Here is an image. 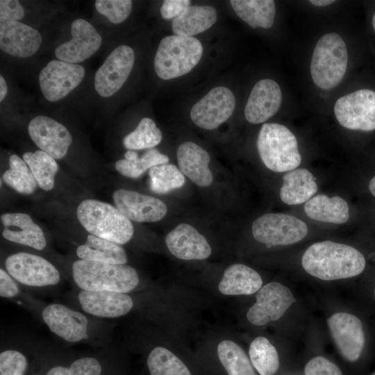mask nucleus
<instances>
[{"instance_id":"50","label":"nucleus","mask_w":375,"mask_h":375,"mask_svg":"<svg viewBox=\"0 0 375 375\" xmlns=\"http://www.w3.org/2000/svg\"><path fill=\"white\" fill-rule=\"evenodd\" d=\"M372 26H373V28L375 31V12L373 15V17H372Z\"/></svg>"},{"instance_id":"14","label":"nucleus","mask_w":375,"mask_h":375,"mask_svg":"<svg viewBox=\"0 0 375 375\" xmlns=\"http://www.w3.org/2000/svg\"><path fill=\"white\" fill-rule=\"evenodd\" d=\"M235 99L228 88L218 86L210 90L190 110L192 121L206 130L217 128L233 114Z\"/></svg>"},{"instance_id":"3","label":"nucleus","mask_w":375,"mask_h":375,"mask_svg":"<svg viewBox=\"0 0 375 375\" xmlns=\"http://www.w3.org/2000/svg\"><path fill=\"white\" fill-rule=\"evenodd\" d=\"M76 215L91 235L118 244L127 243L133 237L131 220L110 203L96 199L83 200L77 207Z\"/></svg>"},{"instance_id":"34","label":"nucleus","mask_w":375,"mask_h":375,"mask_svg":"<svg viewBox=\"0 0 375 375\" xmlns=\"http://www.w3.org/2000/svg\"><path fill=\"white\" fill-rule=\"evenodd\" d=\"M3 181L16 192L30 194L37 188V181L30 168L24 160L16 154L9 158V169L3 174Z\"/></svg>"},{"instance_id":"8","label":"nucleus","mask_w":375,"mask_h":375,"mask_svg":"<svg viewBox=\"0 0 375 375\" xmlns=\"http://www.w3.org/2000/svg\"><path fill=\"white\" fill-rule=\"evenodd\" d=\"M308 233L305 222L283 213H267L252 224V234L256 240L271 246L297 243Z\"/></svg>"},{"instance_id":"11","label":"nucleus","mask_w":375,"mask_h":375,"mask_svg":"<svg viewBox=\"0 0 375 375\" xmlns=\"http://www.w3.org/2000/svg\"><path fill=\"white\" fill-rule=\"evenodd\" d=\"M41 317L51 333L69 343H78L89 338V319L80 311L61 303L44 307Z\"/></svg>"},{"instance_id":"45","label":"nucleus","mask_w":375,"mask_h":375,"mask_svg":"<svg viewBox=\"0 0 375 375\" xmlns=\"http://www.w3.org/2000/svg\"><path fill=\"white\" fill-rule=\"evenodd\" d=\"M189 0H165L161 8L160 14L165 19H175L190 6Z\"/></svg>"},{"instance_id":"48","label":"nucleus","mask_w":375,"mask_h":375,"mask_svg":"<svg viewBox=\"0 0 375 375\" xmlns=\"http://www.w3.org/2000/svg\"><path fill=\"white\" fill-rule=\"evenodd\" d=\"M309 2L315 6H319V7H323V6H328L330 4H332L333 3L335 2V1H333V0H310L309 1Z\"/></svg>"},{"instance_id":"18","label":"nucleus","mask_w":375,"mask_h":375,"mask_svg":"<svg viewBox=\"0 0 375 375\" xmlns=\"http://www.w3.org/2000/svg\"><path fill=\"white\" fill-rule=\"evenodd\" d=\"M71 34V40L55 49V55L60 60L73 64L81 62L91 57L101 45V36L83 19H76L72 22Z\"/></svg>"},{"instance_id":"9","label":"nucleus","mask_w":375,"mask_h":375,"mask_svg":"<svg viewBox=\"0 0 375 375\" xmlns=\"http://www.w3.org/2000/svg\"><path fill=\"white\" fill-rule=\"evenodd\" d=\"M334 114L340 124L351 130H375V91L362 89L339 98Z\"/></svg>"},{"instance_id":"35","label":"nucleus","mask_w":375,"mask_h":375,"mask_svg":"<svg viewBox=\"0 0 375 375\" xmlns=\"http://www.w3.org/2000/svg\"><path fill=\"white\" fill-rule=\"evenodd\" d=\"M253 367L260 375H273L278 369L279 359L276 348L264 337H258L249 349Z\"/></svg>"},{"instance_id":"37","label":"nucleus","mask_w":375,"mask_h":375,"mask_svg":"<svg viewBox=\"0 0 375 375\" xmlns=\"http://www.w3.org/2000/svg\"><path fill=\"white\" fill-rule=\"evenodd\" d=\"M149 176L150 189L157 194H165L180 188L185 182L179 168L171 163L153 167L149 170Z\"/></svg>"},{"instance_id":"23","label":"nucleus","mask_w":375,"mask_h":375,"mask_svg":"<svg viewBox=\"0 0 375 375\" xmlns=\"http://www.w3.org/2000/svg\"><path fill=\"white\" fill-rule=\"evenodd\" d=\"M0 218L3 226L2 236L6 240L38 251L46 247L47 240L43 231L29 215L8 212L2 214Z\"/></svg>"},{"instance_id":"43","label":"nucleus","mask_w":375,"mask_h":375,"mask_svg":"<svg viewBox=\"0 0 375 375\" xmlns=\"http://www.w3.org/2000/svg\"><path fill=\"white\" fill-rule=\"evenodd\" d=\"M24 15V10L18 1H0V19L19 22Z\"/></svg>"},{"instance_id":"12","label":"nucleus","mask_w":375,"mask_h":375,"mask_svg":"<svg viewBox=\"0 0 375 375\" xmlns=\"http://www.w3.org/2000/svg\"><path fill=\"white\" fill-rule=\"evenodd\" d=\"M135 53L127 45L116 47L97 69L94 88L103 97L115 94L127 80L133 67Z\"/></svg>"},{"instance_id":"1","label":"nucleus","mask_w":375,"mask_h":375,"mask_svg":"<svg viewBox=\"0 0 375 375\" xmlns=\"http://www.w3.org/2000/svg\"><path fill=\"white\" fill-rule=\"evenodd\" d=\"M301 264L311 276L332 281L360 274L365 267V259L351 246L327 240L309 247L302 256Z\"/></svg>"},{"instance_id":"29","label":"nucleus","mask_w":375,"mask_h":375,"mask_svg":"<svg viewBox=\"0 0 375 375\" xmlns=\"http://www.w3.org/2000/svg\"><path fill=\"white\" fill-rule=\"evenodd\" d=\"M76 253L81 260L109 264L124 265L128 260L126 253L120 244L91 234L88 235L84 244L76 248Z\"/></svg>"},{"instance_id":"51","label":"nucleus","mask_w":375,"mask_h":375,"mask_svg":"<svg viewBox=\"0 0 375 375\" xmlns=\"http://www.w3.org/2000/svg\"><path fill=\"white\" fill-rule=\"evenodd\" d=\"M372 375H375V373L374 374H372Z\"/></svg>"},{"instance_id":"26","label":"nucleus","mask_w":375,"mask_h":375,"mask_svg":"<svg viewBox=\"0 0 375 375\" xmlns=\"http://www.w3.org/2000/svg\"><path fill=\"white\" fill-rule=\"evenodd\" d=\"M317 191L312 174L307 169H294L284 175L280 198L286 204L297 205L307 202Z\"/></svg>"},{"instance_id":"33","label":"nucleus","mask_w":375,"mask_h":375,"mask_svg":"<svg viewBox=\"0 0 375 375\" xmlns=\"http://www.w3.org/2000/svg\"><path fill=\"white\" fill-rule=\"evenodd\" d=\"M23 159L33 173L38 186L44 190H51L54 186V178L58 170L55 159L41 150L26 152L23 154Z\"/></svg>"},{"instance_id":"21","label":"nucleus","mask_w":375,"mask_h":375,"mask_svg":"<svg viewBox=\"0 0 375 375\" xmlns=\"http://www.w3.org/2000/svg\"><path fill=\"white\" fill-rule=\"evenodd\" d=\"M282 102L279 85L272 79H262L253 87L244 108V117L251 124H260L278 110Z\"/></svg>"},{"instance_id":"4","label":"nucleus","mask_w":375,"mask_h":375,"mask_svg":"<svg viewBox=\"0 0 375 375\" xmlns=\"http://www.w3.org/2000/svg\"><path fill=\"white\" fill-rule=\"evenodd\" d=\"M257 148L264 165L275 172L294 169L301 161L295 135L280 124L266 123L262 126Z\"/></svg>"},{"instance_id":"46","label":"nucleus","mask_w":375,"mask_h":375,"mask_svg":"<svg viewBox=\"0 0 375 375\" xmlns=\"http://www.w3.org/2000/svg\"><path fill=\"white\" fill-rule=\"evenodd\" d=\"M45 375H69V367L64 366H55L51 368Z\"/></svg>"},{"instance_id":"16","label":"nucleus","mask_w":375,"mask_h":375,"mask_svg":"<svg viewBox=\"0 0 375 375\" xmlns=\"http://www.w3.org/2000/svg\"><path fill=\"white\" fill-rule=\"evenodd\" d=\"M327 323L341 355L349 361L358 360L365 340L361 321L353 315L337 312L328 319Z\"/></svg>"},{"instance_id":"10","label":"nucleus","mask_w":375,"mask_h":375,"mask_svg":"<svg viewBox=\"0 0 375 375\" xmlns=\"http://www.w3.org/2000/svg\"><path fill=\"white\" fill-rule=\"evenodd\" d=\"M85 74L83 66L60 60H53L40 71L39 83L44 97L57 101L69 94L83 81Z\"/></svg>"},{"instance_id":"13","label":"nucleus","mask_w":375,"mask_h":375,"mask_svg":"<svg viewBox=\"0 0 375 375\" xmlns=\"http://www.w3.org/2000/svg\"><path fill=\"white\" fill-rule=\"evenodd\" d=\"M256 303L247 313L248 321L262 326L279 319L295 301L290 290L277 282H271L257 292Z\"/></svg>"},{"instance_id":"44","label":"nucleus","mask_w":375,"mask_h":375,"mask_svg":"<svg viewBox=\"0 0 375 375\" xmlns=\"http://www.w3.org/2000/svg\"><path fill=\"white\" fill-rule=\"evenodd\" d=\"M19 283L7 272L0 269V296L4 299H13L20 294Z\"/></svg>"},{"instance_id":"32","label":"nucleus","mask_w":375,"mask_h":375,"mask_svg":"<svg viewBox=\"0 0 375 375\" xmlns=\"http://www.w3.org/2000/svg\"><path fill=\"white\" fill-rule=\"evenodd\" d=\"M217 354L228 375H256L251 360L235 342L222 341L217 346Z\"/></svg>"},{"instance_id":"31","label":"nucleus","mask_w":375,"mask_h":375,"mask_svg":"<svg viewBox=\"0 0 375 375\" xmlns=\"http://www.w3.org/2000/svg\"><path fill=\"white\" fill-rule=\"evenodd\" d=\"M124 158L118 160L115 167L122 175L131 178H138L153 167L169 162L168 156L156 149H149L140 158L136 152L128 150Z\"/></svg>"},{"instance_id":"40","label":"nucleus","mask_w":375,"mask_h":375,"mask_svg":"<svg viewBox=\"0 0 375 375\" xmlns=\"http://www.w3.org/2000/svg\"><path fill=\"white\" fill-rule=\"evenodd\" d=\"M26 356L16 349H6L0 353V375H24L27 368Z\"/></svg>"},{"instance_id":"22","label":"nucleus","mask_w":375,"mask_h":375,"mask_svg":"<svg viewBox=\"0 0 375 375\" xmlns=\"http://www.w3.org/2000/svg\"><path fill=\"white\" fill-rule=\"evenodd\" d=\"M170 253L185 260H204L212 252L206 238L194 227L188 224H180L165 238Z\"/></svg>"},{"instance_id":"17","label":"nucleus","mask_w":375,"mask_h":375,"mask_svg":"<svg viewBox=\"0 0 375 375\" xmlns=\"http://www.w3.org/2000/svg\"><path fill=\"white\" fill-rule=\"evenodd\" d=\"M116 208L129 220L136 222H155L161 220L167 212L162 200L149 195L125 189L112 194Z\"/></svg>"},{"instance_id":"24","label":"nucleus","mask_w":375,"mask_h":375,"mask_svg":"<svg viewBox=\"0 0 375 375\" xmlns=\"http://www.w3.org/2000/svg\"><path fill=\"white\" fill-rule=\"evenodd\" d=\"M176 157L183 175L198 186L211 185L213 176L209 168L210 157L205 149L194 142H185L178 147Z\"/></svg>"},{"instance_id":"39","label":"nucleus","mask_w":375,"mask_h":375,"mask_svg":"<svg viewBox=\"0 0 375 375\" xmlns=\"http://www.w3.org/2000/svg\"><path fill=\"white\" fill-rule=\"evenodd\" d=\"M97 10L113 24L124 22L131 13L132 1L130 0H97Z\"/></svg>"},{"instance_id":"28","label":"nucleus","mask_w":375,"mask_h":375,"mask_svg":"<svg viewBox=\"0 0 375 375\" xmlns=\"http://www.w3.org/2000/svg\"><path fill=\"white\" fill-rule=\"evenodd\" d=\"M217 20V12L212 6H190L172 22L174 35L192 37L210 28Z\"/></svg>"},{"instance_id":"15","label":"nucleus","mask_w":375,"mask_h":375,"mask_svg":"<svg viewBox=\"0 0 375 375\" xmlns=\"http://www.w3.org/2000/svg\"><path fill=\"white\" fill-rule=\"evenodd\" d=\"M28 134L41 151L58 160L66 156L72 142V137L64 125L44 115L31 120Z\"/></svg>"},{"instance_id":"19","label":"nucleus","mask_w":375,"mask_h":375,"mask_svg":"<svg viewBox=\"0 0 375 375\" xmlns=\"http://www.w3.org/2000/svg\"><path fill=\"white\" fill-rule=\"evenodd\" d=\"M78 301L87 314L101 318H116L128 314L133 306L126 293L109 290H80Z\"/></svg>"},{"instance_id":"38","label":"nucleus","mask_w":375,"mask_h":375,"mask_svg":"<svg viewBox=\"0 0 375 375\" xmlns=\"http://www.w3.org/2000/svg\"><path fill=\"white\" fill-rule=\"evenodd\" d=\"M162 138V133L153 120L144 117L134 131L124 137L123 144L129 150L151 149L160 143Z\"/></svg>"},{"instance_id":"52","label":"nucleus","mask_w":375,"mask_h":375,"mask_svg":"<svg viewBox=\"0 0 375 375\" xmlns=\"http://www.w3.org/2000/svg\"><path fill=\"white\" fill-rule=\"evenodd\" d=\"M374 295H375V290H374Z\"/></svg>"},{"instance_id":"36","label":"nucleus","mask_w":375,"mask_h":375,"mask_svg":"<svg viewBox=\"0 0 375 375\" xmlns=\"http://www.w3.org/2000/svg\"><path fill=\"white\" fill-rule=\"evenodd\" d=\"M147 363L151 375H192L181 360L162 347L151 350Z\"/></svg>"},{"instance_id":"41","label":"nucleus","mask_w":375,"mask_h":375,"mask_svg":"<svg viewBox=\"0 0 375 375\" xmlns=\"http://www.w3.org/2000/svg\"><path fill=\"white\" fill-rule=\"evenodd\" d=\"M306 375H342L340 368L322 356L310 360L305 366Z\"/></svg>"},{"instance_id":"30","label":"nucleus","mask_w":375,"mask_h":375,"mask_svg":"<svg viewBox=\"0 0 375 375\" xmlns=\"http://www.w3.org/2000/svg\"><path fill=\"white\" fill-rule=\"evenodd\" d=\"M237 15L251 28H269L273 26L276 6L272 0H231Z\"/></svg>"},{"instance_id":"5","label":"nucleus","mask_w":375,"mask_h":375,"mask_svg":"<svg viewBox=\"0 0 375 375\" xmlns=\"http://www.w3.org/2000/svg\"><path fill=\"white\" fill-rule=\"evenodd\" d=\"M348 51L342 38L329 33L322 36L313 50L310 75L319 88L328 90L342 80L347 68Z\"/></svg>"},{"instance_id":"47","label":"nucleus","mask_w":375,"mask_h":375,"mask_svg":"<svg viewBox=\"0 0 375 375\" xmlns=\"http://www.w3.org/2000/svg\"><path fill=\"white\" fill-rule=\"evenodd\" d=\"M8 92L6 82L2 75L0 76V101H2Z\"/></svg>"},{"instance_id":"27","label":"nucleus","mask_w":375,"mask_h":375,"mask_svg":"<svg viewBox=\"0 0 375 375\" xmlns=\"http://www.w3.org/2000/svg\"><path fill=\"white\" fill-rule=\"evenodd\" d=\"M304 211L310 218L322 222L340 224L349 218L348 203L338 196L317 194L305 203Z\"/></svg>"},{"instance_id":"20","label":"nucleus","mask_w":375,"mask_h":375,"mask_svg":"<svg viewBox=\"0 0 375 375\" xmlns=\"http://www.w3.org/2000/svg\"><path fill=\"white\" fill-rule=\"evenodd\" d=\"M42 43L40 33L31 26L17 21L0 19V48L17 58L35 54Z\"/></svg>"},{"instance_id":"42","label":"nucleus","mask_w":375,"mask_h":375,"mask_svg":"<svg viewBox=\"0 0 375 375\" xmlns=\"http://www.w3.org/2000/svg\"><path fill=\"white\" fill-rule=\"evenodd\" d=\"M102 367L93 357H83L75 360L69 367V375H101Z\"/></svg>"},{"instance_id":"25","label":"nucleus","mask_w":375,"mask_h":375,"mask_svg":"<svg viewBox=\"0 0 375 375\" xmlns=\"http://www.w3.org/2000/svg\"><path fill=\"white\" fill-rule=\"evenodd\" d=\"M259 274L244 264H233L226 269L219 283V290L226 295H249L262 287Z\"/></svg>"},{"instance_id":"2","label":"nucleus","mask_w":375,"mask_h":375,"mask_svg":"<svg viewBox=\"0 0 375 375\" xmlns=\"http://www.w3.org/2000/svg\"><path fill=\"white\" fill-rule=\"evenodd\" d=\"M72 278L80 290H109L127 293L139 283L135 268L124 264H109L77 260L72 265Z\"/></svg>"},{"instance_id":"49","label":"nucleus","mask_w":375,"mask_h":375,"mask_svg":"<svg viewBox=\"0 0 375 375\" xmlns=\"http://www.w3.org/2000/svg\"><path fill=\"white\" fill-rule=\"evenodd\" d=\"M369 189L372 194L375 197V176L369 181Z\"/></svg>"},{"instance_id":"6","label":"nucleus","mask_w":375,"mask_h":375,"mask_svg":"<svg viewBox=\"0 0 375 375\" xmlns=\"http://www.w3.org/2000/svg\"><path fill=\"white\" fill-rule=\"evenodd\" d=\"M203 46L194 37L169 35L159 43L154 69L162 79L175 78L190 72L199 62Z\"/></svg>"},{"instance_id":"7","label":"nucleus","mask_w":375,"mask_h":375,"mask_svg":"<svg viewBox=\"0 0 375 375\" xmlns=\"http://www.w3.org/2000/svg\"><path fill=\"white\" fill-rule=\"evenodd\" d=\"M7 272L19 283L31 288H46L60 281L58 269L44 258L18 252L8 256L5 261Z\"/></svg>"}]
</instances>
